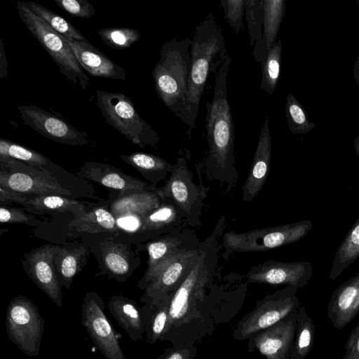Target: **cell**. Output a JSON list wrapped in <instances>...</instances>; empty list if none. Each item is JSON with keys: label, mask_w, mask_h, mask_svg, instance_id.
I'll list each match as a JSON object with an SVG mask.
<instances>
[{"label": "cell", "mask_w": 359, "mask_h": 359, "mask_svg": "<svg viewBox=\"0 0 359 359\" xmlns=\"http://www.w3.org/2000/svg\"><path fill=\"white\" fill-rule=\"evenodd\" d=\"M119 157L155 187L170 174L172 169V165L165 160L149 153L134 152L128 155L121 154Z\"/></svg>", "instance_id": "83f0119b"}, {"label": "cell", "mask_w": 359, "mask_h": 359, "mask_svg": "<svg viewBox=\"0 0 359 359\" xmlns=\"http://www.w3.org/2000/svg\"><path fill=\"white\" fill-rule=\"evenodd\" d=\"M315 338V325L305 307L298 310L297 328L289 359H304L312 349Z\"/></svg>", "instance_id": "d6a6232c"}, {"label": "cell", "mask_w": 359, "mask_h": 359, "mask_svg": "<svg viewBox=\"0 0 359 359\" xmlns=\"http://www.w3.org/2000/svg\"><path fill=\"white\" fill-rule=\"evenodd\" d=\"M160 205L141 217L137 233L154 239L172 232L182 226H187L181 210L169 198H161Z\"/></svg>", "instance_id": "7402d4cb"}, {"label": "cell", "mask_w": 359, "mask_h": 359, "mask_svg": "<svg viewBox=\"0 0 359 359\" xmlns=\"http://www.w3.org/2000/svg\"><path fill=\"white\" fill-rule=\"evenodd\" d=\"M359 257V217L349 229L337 250L329 278H338L344 271Z\"/></svg>", "instance_id": "1f68e13d"}, {"label": "cell", "mask_w": 359, "mask_h": 359, "mask_svg": "<svg viewBox=\"0 0 359 359\" xmlns=\"http://www.w3.org/2000/svg\"><path fill=\"white\" fill-rule=\"evenodd\" d=\"M23 3L49 27L65 39L70 41L88 42L79 30L62 16L38 3L34 1H23Z\"/></svg>", "instance_id": "836d02e7"}, {"label": "cell", "mask_w": 359, "mask_h": 359, "mask_svg": "<svg viewBox=\"0 0 359 359\" xmlns=\"http://www.w3.org/2000/svg\"><path fill=\"white\" fill-rule=\"evenodd\" d=\"M201 241L187 226L151 239L144 244L148 254L147 269L137 287L144 290L159 271L181 250Z\"/></svg>", "instance_id": "4fadbf2b"}, {"label": "cell", "mask_w": 359, "mask_h": 359, "mask_svg": "<svg viewBox=\"0 0 359 359\" xmlns=\"http://www.w3.org/2000/svg\"><path fill=\"white\" fill-rule=\"evenodd\" d=\"M353 73L355 81L357 86L359 87V55L353 65Z\"/></svg>", "instance_id": "7dc6e473"}, {"label": "cell", "mask_w": 359, "mask_h": 359, "mask_svg": "<svg viewBox=\"0 0 359 359\" xmlns=\"http://www.w3.org/2000/svg\"><path fill=\"white\" fill-rule=\"evenodd\" d=\"M220 4L230 27L238 34L243 27L245 0H222Z\"/></svg>", "instance_id": "ab89813d"}, {"label": "cell", "mask_w": 359, "mask_h": 359, "mask_svg": "<svg viewBox=\"0 0 359 359\" xmlns=\"http://www.w3.org/2000/svg\"><path fill=\"white\" fill-rule=\"evenodd\" d=\"M87 250L83 245L74 249L62 247L55 259L57 277L62 286L69 289L74 277L86 262Z\"/></svg>", "instance_id": "4dcf8cb0"}, {"label": "cell", "mask_w": 359, "mask_h": 359, "mask_svg": "<svg viewBox=\"0 0 359 359\" xmlns=\"http://www.w3.org/2000/svg\"><path fill=\"white\" fill-rule=\"evenodd\" d=\"M59 245L46 244L25 253L23 268L32 280L60 308H62V292L55 259L61 250Z\"/></svg>", "instance_id": "5bb4252c"}, {"label": "cell", "mask_w": 359, "mask_h": 359, "mask_svg": "<svg viewBox=\"0 0 359 359\" xmlns=\"http://www.w3.org/2000/svg\"><path fill=\"white\" fill-rule=\"evenodd\" d=\"M102 261L105 271L110 278L124 282L140 263L139 258L125 244L111 239L104 240L101 244Z\"/></svg>", "instance_id": "603a6c76"}, {"label": "cell", "mask_w": 359, "mask_h": 359, "mask_svg": "<svg viewBox=\"0 0 359 359\" xmlns=\"http://www.w3.org/2000/svg\"><path fill=\"white\" fill-rule=\"evenodd\" d=\"M67 227L71 234L73 233H118L120 231L115 217L109 207L105 205L95 206L81 215H76Z\"/></svg>", "instance_id": "484cf974"}, {"label": "cell", "mask_w": 359, "mask_h": 359, "mask_svg": "<svg viewBox=\"0 0 359 359\" xmlns=\"http://www.w3.org/2000/svg\"><path fill=\"white\" fill-rule=\"evenodd\" d=\"M312 226L311 221L306 219L247 232L229 231L221 239V256L227 261L236 252H263L291 244L306 236Z\"/></svg>", "instance_id": "277c9868"}, {"label": "cell", "mask_w": 359, "mask_h": 359, "mask_svg": "<svg viewBox=\"0 0 359 359\" xmlns=\"http://www.w3.org/2000/svg\"><path fill=\"white\" fill-rule=\"evenodd\" d=\"M298 288L286 286L258 301L254 309L245 316L233 330L234 339L243 341L298 311L300 303Z\"/></svg>", "instance_id": "ba28073f"}, {"label": "cell", "mask_w": 359, "mask_h": 359, "mask_svg": "<svg viewBox=\"0 0 359 359\" xmlns=\"http://www.w3.org/2000/svg\"><path fill=\"white\" fill-rule=\"evenodd\" d=\"M264 19L262 42L257 62L262 64L276 43L278 32L284 17L285 0H263Z\"/></svg>", "instance_id": "f1b7e54d"}, {"label": "cell", "mask_w": 359, "mask_h": 359, "mask_svg": "<svg viewBox=\"0 0 359 359\" xmlns=\"http://www.w3.org/2000/svg\"><path fill=\"white\" fill-rule=\"evenodd\" d=\"M0 222L1 224H24L37 226L44 224V222L36 219L34 215L26 213L22 209L1 205Z\"/></svg>", "instance_id": "60d3db41"}, {"label": "cell", "mask_w": 359, "mask_h": 359, "mask_svg": "<svg viewBox=\"0 0 359 359\" xmlns=\"http://www.w3.org/2000/svg\"><path fill=\"white\" fill-rule=\"evenodd\" d=\"M104 309V302L97 293L86 292L83 298L81 323L106 359H126L119 345L121 334L115 330Z\"/></svg>", "instance_id": "8fae6325"}, {"label": "cell", "mask_w": 359, "mask_h": 359, "mask_svg": "<svg viewBox=\"0 0 359 359\" xmlns=\"http://www.w3.org/2000/svg\"><path fill=\"white\" fill-rule=\"evenodd\" d=\"M359 313V271L332 293L327 305V317L332 326L341 330Z\"/></svg>", "instance_id": "d6986e66"}, {"label": "cell", "mask_w": 359, "mask_h": 359, "mask_svg": "<svg viewBox=\"0 0 359 359\" xmlns=\"http://www.w3.org/2000/svg\"><path fill=\"white\" fill-rule=\"evenodd\" d=\"M107 307L119 326L132 340L137 341L142 339L144 328L140 309L136 302L116 294L110 297Z\"/></svg>", "instance_id": "d4e9b609"}, {"label": "cell", "mask_w": 359, "mask_h": 359, "mask_svg": "<svg viewBox=\"0 0 359 359\" xmlns=\"http://www.w3.org/2000/svg\"><path fill=\"white\" fill-rule=\"evenodd\" d=\"M67 41L82 69L90 76L117 80L126 79V71L89 41H76L68 39Z\"/></svg>", "instance_id": "44dd1931"}, {"label": "cell", "mask_w": 359, "mask_h": 359, "mask_svg": "<svg viewBox=\"0 0 359 359\" xmlns=\"http://www.w3.org/2000/svg\"><path fill=\"white\" fill-rule=\"evenodd\" d=\"M62 10L76 18H90L95 14L93 6L87 0H53Z\"/></svg>", "instance_id": "b9f144b4"}, {"label": "cell", "mask_w": 359, "mask_h": 359, "mask_svg": "<svg viewBox=\"0 0 359 359\" xmlns=\"http://www.w3.org/2000/svg\"><path fill=\"white\" fill-rule=\"evenodd\" d=\"M76 175L106 188L118 191L119 195L134 190H152L156 188L124 173L114 165L100 162H85Z\"/></svg>", "instance_id": "ac0fdd59"}, {"label": "cell", "mask_w": 359, "mask_h": 359, "mask_svg": "<svg viewBox=\"0 0 359 359\" xmlns=\"http://www.w3.org/2000/svg\"><path fill=\"white\" fill-rule=\"evenodd\" d=\"M271 136L266 116L261 130L253 161L243 187L242 199L252 201L262 189L268 177L271 162Z\"/></svg>", "instance_id": "ffe728a7"}, {"label": "cell", "mask_w": 359, "mask_h": 359, "mask_svg": "<svg viewBox=\"0 0 359 359\" xmlns=\"http://www.w3.org/2000/svg\"><path fill=\"white\" fill-rule=\"evenodd\" d=\"M343 359H359V322L352 330L346 344Z\"/></svg>", "instance_id": "ee69618b"}, {"label": "cell", "mask_w": 359, "mask_h": 359, "mask_svg": "<svg viewBox=\"0 0 359 359\" xmlns=\"http://www.w3.org/2000/svg\"><path fill=\"white\" fill-rule=\"evenodd\" d=\"M27 200V196L24 194L14 192L0 187V201L1 205L15 203L22 205Z\"/></svg>", "instance_id": "f6af8a7d"}, {"label": "cell", "mask_w": 359, "mask_h": 359, "mask_svg": "<svg viewBox=\"0 0 359 359\" xmlns=\"http://www.w3.org/2000/svg\"><path fill=\"white\" fill-rule=\"evenodd\" d=\"M184 156L177 157L168 180L156 191L161 198L171 200L181 210L189 227L201 224V213L208 189L201 182L195 184Z\"/></svg>", "instance_id": "52a82bcc"}, {"label": "cell", "mask_w": 359, "mask_h": 359, "mask_svg": "<svg viewBox=\"0 0 359 359\" xmlns=\"http://www.w3.org/2000/svg\"><path fill=\"white\" fill-rule=\"evenodd\" d=\"M97 104L106 122L141 148L156 147L157 132L138 114L131 99L121 93L97 90Z\"/></svg>", "instance_id": "5b68a950"}, {"label": "cell", "mask_w": 359, "mask_h": 359, "mask_svg": "<svg viewBox=\"0 0 359 359\" xmlns=\"http://www.w3.org/2000/svg\"><path fill=\"white\" fill-rule=\"evenodd\" d=\"M156 188L134 190L118 195L108 207L116 219L128 216L142 217L161 203Z\"/></svg>", "instance_id": "cb8c5ba5"}, {"label": "cell", "mask_w": 359, "mask_h": 359, "mask_svg": "<svg viewBox=\"0 0 359 359\" xmlns=\"http://www.w3.org/2000/svg\"><path fill=\"white\" fill-rule=\"evenodd\" d=\"M201 241L177 253L155 276L140 297L144 304L156 303L171 296L187 278L198 262Z\"/></svg>", "instance_id": "7c38bea8"}, {"label": "cell", "mask_w": 359, "mask_h": 359, "mask_svg": "<svg viewBox=\"0 0 359 359\" xmlns=\"http://www.w3.org/2000/svg\"><path fill=\"white\" fill-rule=\"evenodd\" d=\"M313 267L307 261L267 260L252 266L245 276L248 283L303 288L311 278Z\"/></svg>", "instance_id": "2e32d148"}, {"label": "cell", "mask_w": 359, "mask_h": 359, "mask_svg": "<svg viewBox=\"0 0 359 359\" xmlns=\"http://www.w3.org/2000/svg\"><path fill=\"white\" fill-rule=\"evenodd\" d=\"M86 204L88 203L65 196L47 194L27 196L26 201L22 205L27 211L39 215L72 212L76 216L86 212Z\"/></svg>", "instance_id": "4316f807"}, {"label": "cell", "mask_w": 359, "mask_h": 359, "mask_svg": "<svg viewBox=\"0 0 359 359\" xmlns=\"http://www.w3.org/2000/svg\"><path fill=\"white\" fill-rule=\"evenodd\" d=\"M5 325L9 339L20 351L31 357L39 355L44 320L31 299L14 297L6 310Z\"/></svg>", "instance_id": "9c48e42d"}, {"label": "cell", "mask_w": 359, "mask_h": 359, "mask_svg": "<svg viewBox=\"0 0 359 359\" xmlns=\"http://www.w3.org/2000/svg\"><path fill=\"white\" fill-rule=\"evenodd\" d=\"M282 50V42L278 40L269 51L265 61L261 64L260 88L269 95H273L279 81Z\"/></svg>", "instance_id": "8d00e7d4"}, {"label": "cell", "mask_w": 359, "mask_h": 359, "mask_svg": "<svg viewBox=\"0 0 359 359\" xmlns=\"http://www.w3.org/2000/svg\"><path fill=\"white\" fill-rule=\"evenodd\" d=\"M285 111L287 125L292 134L305 135L315 128V123L309 121L304 106L291 93L286 97Z\"/></svg>", "instance_id": "74e56055"}, {"label": "cell", "mask_w": 359, "mask_h": 359, "mask_svg": "<svg viewBox=\"0 0 359 359\" xmlns=\"http://www.w3.org/2000/svg\"><path fill=\"white\" fill-rule=\"evenodd\" d=\"M245 13L250 37V45L255 46L252 53L257 61L262 42L264 19L263 0H245Z\"/></svg>", "instance_id": "d590c367"}, {"label": "cell", "mask_w": 359, "mask_h": 359, "mask_svg": "<svg viewBox=\"0 0 359 359\" xmlns=\"http://www.w3.org/2000/svg\"><path fill=\"white\" fill-rule=\"evenodd\" d=\"M196 354V347L187 344L165 349L163 353L156 359H194Z\"/></svg>", "instance_id": "7bdbcfd3"}, {"label": "cell", "mask_w": 359, "mask_h": 359, "mask_svg": "<svg viewBox=\"0 0 359 359\" xmlns=\"http://www.w3.org/2000/svg\"><path fill=\"white\" fill-rule=\"evenodd\" d=\"M231 62L226 53L216 72L212 100L206 102L208 151L203 165L206 177L226 186V193L233 189L238 178L235 168L234 123L227 95V75Z\"/></svg>", "instance_id": "6da1fadb"}, {"label": "cell", "mask_w": 359, "mask_h": 359, "mask_svg": "<svg viewBox=\"0 0 359 359\" xmlns=\"http://www.w3.org/2000/svg\"><path fill=\"white\" fill-rule=\"evenodd\" d=\"M170 296L163 301L144 304L140 308L147 341L156 344L165 333L169 320Z\"/></svg>", "instance_id": "f546056e"}, {"label": "cell", "mask_w": 359, "mask_h": 359, "mask_svg": "<svg viewBox=\"0 0 359 359\" xmlns=\"http://www.w3.org/2000/svg\"><path fill=\"white\" fill-rule=\"evenodd\" d=\"M192 40L174 38L163 43L151 75L158 97L182 121L191 67Z\"/></svg>", "instance_id": "3957f363"}, {"label": "cell", "mask_w": 359, "mask_h": 359, "mask_svg": "<svg viewBox=\"0 0 359 359\" xmlns=\"http://www.w3.org/2000/svg\"><path fill=\"white\" fill-rule=\"evenodd\" d=\"M353 146L357 155L359 156V135L354 140Z\"/></svg>", "instance_id": "c3c4849f"}, {"label": "cell", "mask_w": 359, "mask_h": 359, "mask_svg": "<svg viewBox=\"0 0 359 359\" xmlns=\"http://www.w3.org/2000/svg\"><path fill=\"white\" fill-rule=\"evenodd\" d=\"M0 156L11 157L44 172H50L48 168L55 166L42 154L3 138L0 140Z\"/></svg>", "instance_id": "e575fe53"}, {"label": "cell", "mask_w": 359, "mask_h": 359, "mask_svg": "<svg viewBox=\"0 0 359 359\" xmlns=\"http://www.w3.org/2000/svg\"><path fill=\"white\" fill-rule=\"evenodd\" d=\"M191 40V67L182 119L189 127V134L196 128V118L208 76L211 72H216V68L222 62L219 61L227 53L222 28L212 11L195 27Z\"/></svg>", "instance_id": "7a4b0ae2"}, {"label": "cell", "mask_w": 359, "mask_h": 359, "mask_svg": "<svg viewBox=\"0 0 359 359\" xmlns=\"http://www.w3.org/2000/svg\"><path fill=\"white\" fill-rule=\"evenodd\" d=\"M97 34L107 46L116 50L130 48L141 36L137 30L128 27L102 28Z\"/></svg>", "instance_id": "f35d334b"}, {"label": "cell", "mask_w": 359, "mask_h": 359, "mask_svg": "<svg viewBox=\"0 0 359 359\" xmlns=\"http://www.w3.org/2000/svg\"><path fill=\"white\" fill-rule=\"evenodd\" d=\"M0 78L4 79L6 78L7 76V60L6 57V53L4 49L3 43L1 40V50H0Z\"/></svg>", "instance_id": "bcb514c9"}, {"label": "cell", "mask_w": 359, "mask_h": 359, "mask_svg": "<svg viewBox=\"0 0 359 359\" xmlns=\"http://www.w3.org/2000/svg\"><path fill=\"white\" fill-rule=\"evenodd\" d=\"M16 8L22 22L58 66L60 72L73 84L86 90L90 79L78 62L67 39L34 13L23 1H18Z\"/></svg>", "instance_id": "8992f818"}, {"label": "cell", "mask_w": 359, "mask_h": 359, "mask_svg": "<svg viewBox=\"0 0 359 359\" xmlns=\"http://www.w3.org/2000/svg\"><path fill=\"white\" fill-rule=\"evenodd\" d=\"M298 311L274 325L252 335L248 339V351L256 348L266 359H289L293 344Z\"/></svg>", "instance_id": "e0dca14e"}, {"label": "cell", "mask_w": 359, "mask_h": 359, "mask_svg": "<svg viewBox=\"0 0 359 359\" xmlns=\"http://www.w3.org/2000/svg\"><path fill=\"white\" fill-rule=\"evenodd\" d=\"M17 109L23 124L51 140L72 146L88 144L86 133L39 107L32 104L19 105Z\"/></svg>", "instance_id": "9a60e30c"}, {"label": "cell", "mask_w": 359, "mask_h": 359, "mask_svg": "<svg viewBox=\"0 0 359 359\" xmlns=\"http://www.w3.org/2000/svg\"><path fill=\"white\" fill-rule=\"evenodd\" d=\"M0 187L26 196L56 194L72 196V193L49 172L29 166L8 156H0Z\"/></svg>", "instance_id": "30bf717a"}]
</instances>
